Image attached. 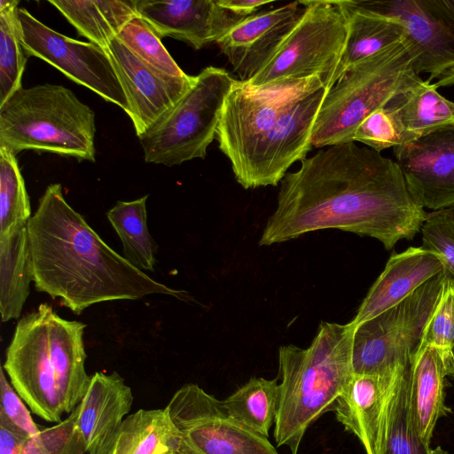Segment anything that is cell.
<instances>
[{"label":"cell","instance_id":"15","mask_svg":"<svg viewBox=\"0 0 454 454\" xmlns=\"http://www.w3.org/2000/svg\"><path fill=\"white\" fill-rule=\"evenodd\" d=\"M406 185L424 208L454 206V124L394 147Z\"/></svg>","mask_w":454,"mask_h":454},{"label":"cell","instance_id":"36","mask_svg":"<svg viewBox=\"0 0 454 454\" xmlns=\"http://www.w3.org/2000/svg\"><path fill=\"white\" fill-rule=\"evenodd\" d=\"M419 345H434L449 353L454 346V277L449 271Z\"/></svg>","mask_w":454,"mask_h":454},{"label":"cell","instance_id":"34","mask_svg":"<svg viewBox=\"0 0 454 454\" xmlns=\"http://www.w3.org/2000/svg\"><path fill=\"white\" fill-rule=\"evenodd\" d=\"M79 404L56 426L40 430L28 437L21 454H84L87 452L78 428Z\"/></svg>","mask_w":454,"mask_h":454},{"label":"cell","instance_id":"43","mask_svg":"<svg viewBox=\"0 0 454 454\" xmlns=\"http://www.w3.org/2000/svg\"><path fill=\"white\" fill-rule=\"evenodd\" d=\"M171 454H188V453L184 449H182L181 450L171 453Z\"/></svg>","mask_w":454,"mask_h":454},{"label":"cell","instance_id":"18","mask_svg":"<svg viewBox=\"0 0 454 454\" xmlns=\"http://www.w3.org/2000/svg\"><path fill=\"white\" fill-rule=\"evenodd\" d=\"M135 8L160 38L174 37L196 50L215 43L246 19L220 6L216 0H136Z\"/></svg>","mask_w":454,"mask_h":454},{"label":"cell","instance_id":"4","mask_svg":"<svg viewBox=\"0 0 454 454\" xmlns=\"http://www.w3.org/2000/svg\"><path fill=\"white\" fill-rule=\"evenodd\" d=\"M355 329L351 322H321L309 348H279L281 383L274 423L278 446H287L292 454H298L309 427L334 403L352 379Z\"/></svg>","mask_w":454,"mask_h":454},{"label":"cell","instance_id":"37","mask_svg":"<svg viewBox=\"0 0 454 454\" xmlns=\"http://www.w3.org/2000/svg\"><path fill=\"white\" fill-rule=\"evenodd\" d=\"M420 231L422 247L440 254L454 277V215L447 209L427 213Z\"/></svg>","mask_w":454,"mask_h":454},{"label":"cell","instance_id":"11","mask_svg":"<svg viewBox=\"0 0 454 454\" xmlns=\"http://www.w3.org/2000/svg\"><path fill=\"white\" fill-rule=\"evenodd\" d=\"M17 25L26 56L46 61L129 115L128 98L106 50L53 30L24 8L17 10Z\"/></svg>","mask_w":454,"mask_h":454},{"label":"cell","instance_id":"33","mask_svg":"<svg viewBox=\"0 0 454 454\" xmlns=\"http://www.w3.org/2000/svg\"><path fill=\"white\" fill-rule=\"evenodd\" d=\"M116 37L153 67L172 76L186 74L166 50L154 28L139 15L132 18Z\"/></svg>","mask_w":454,"mask_h":454},{"label":"cell","instance_id":"29","mask_svg":"<svg viewBox=\"0 0 454 454\" xmlns=\"http://www.w3.org/2000/svg\"><path fill=\"white\" fill-rule=\"evenodd\" d=\"M279 400L278 380L251 378L223 401L228 413L252 431L268 437Z\"/></svg>","mask_w":454,"mask_h":454},{"label":"cell","instance_id":"23","mask_svg":"<svg viewBox=\"0 0 454 454\" xmlns=\"http://www.w3.org/2000/svg\"><path fill=\"white\" fill-rule=\"evenodd\" d=\"M183 449L166 409H140L129 415L90 454H171Z\"/></svg>","mask_w":454,"mask_h":454},{"label":"cell","instance_id":"38","mask_svg":"<svg viewBox=\"0 0 454 454\" xmlns=\"http://www.w3.org/2000/svg\"><path fill=\"white\" fill-rule=\"evenodd\" d=\"M1 408L3 414L12 424L24 432L28 437L40 432L37 424L33 420L23 400L12 387L5 377L4 367L0 369Z\"/></svg>","mask_w":454,"mask_h":454},{"label":"cell","instance_id":"24","mask_svg":"<svg viewBox=\"0 0 454 454\" xmlns=\"http://www.w3.org/2000/svg\"><path fill=\"white\" fill-rule=\"evenodd\" d=\"M341 4L348 32L333 84L348 67L406 38L404 27L396 19L358 7L353 0H342Z\"/></svg>","mask_w":454,"mask_h":454},{"label":"cell","instance_id":"31","mask_svg":"<svg viewBox=\"0 0 454 454\" xmlns=\"http://www.w3.org/2000/svg\"><path fill=\"white\" fill-rule=\"evenodd\" d=\"M15 155L0 145V235L31 218L29 196Z\"/></svg>","mask_w":454,"mask_h":454},{"label":"cell","instance_id":"19","mask_svg":"<svg viewBox=\"0 0 454 454\" xmlns=\"http://www.w3.org/2000/svg\"><path fill=\"white\" fill-rule=\"evenodd\" d=\"M443 270L442 257L423 247L393 254L350 322L356 327L378 316Z\"/></svg>","mask_w":454,"mask_h":454},{"label":"cell","instance_id":"6","mask_svg":"<svg viewBox=\"0 0 454 454\" xmlns=\"http://www.w3.org/2000/svg\"><path fill=\"white\" fill-rule=\"evenodd\" d=\"M95 114L57 84L20 87L0 106V145L95 161Z\"/></svg>","mask_w":454,"mask_h":454},{"label":"cell","instance_id":"25","mask_svg":"<svg viewBox=\"0 0 454 454\" xmlns=\"http://www.w3.org/2000/svg\"><path fill=\"white\" fill-rule=\"evenodd\" d=\"M33 281L27 223L0 235V313L3 323L20 317Z\"/></svg>","mask_w":454,"mask_h":454},{"label":"cell","instance_id":"32","mask_svg":"<svg viewBox=\"0 0 454 454\" xmlns=\"http://www.w3.org/2000/svg\"><path fill=\"white\" fill-rule=\"evenodd\" d=\"M409 369L401 379L391 403L381 454H432L429 443L419 436L410 419Z\"/></svg>","mask_w":454,"mask_h":454},{"label":"cell","instance_id":"10","mask_svg":"<svg viewBox=\"0 0 454 454\" xmlns=\"http://www.w3.org/2000/svg\"><path fill=\"white\" fill-rule=\"evenodd\" d=\"M165 409L188 454H278L267 437L234 419L223 401L197 384L181 387Z\"/></svg>","mask_w":454,"mask_h":454},{"label":"cell","instance_id":"39","mask_svg":"<svg viewBox=\"0 0 454 454\" xmlns=\"http://www.w3.org/2000/svg\"><path fill=\"white\" fill-rule=\"evenodd\" d=\"M28 436L0 413V454H21Z\"/></svg>","mask_w":454,"mask_h":454},{"label":"cell","instance_id":"27","mask_svg":"<svg viewBox=\"0 0 454 454\" xmlns=\"http://www.w3.org/2000/svg\"><path fill=\"white\" fill-rule=\"evenodd\" d=\"M408 143L454 124V102L442 96L434 82L422 80L389 105Z\"/></svg>","mask_w":454,"mask_h":454},{"label":"cell","instance_id":"5","mask_svg":"<svg viewBox=\"0 0 454 454\" xmlns=\"http://www.w3.org/2000/svg\"><path fill=\"white\" fill-rule=\"evenodd\" d=\"M416 58L405 38L348 67L325 94L312 129V146L353 142L368 115L422 81L414 67Z\"/></svg>","mask_w":454,"mask_h":454},{"label":"cell","instance_id":"26","mask_svg":"<svg viewBox=\"0 0 454 454\" xmlns=\"http://www.w3.org/2000/svg\"><path fill=\"white\" fill-rule=\"evenodd\" d=\"M77 33L106 50L124 26L137 15L135 1L50 0Z\"/></svg>","mask_w":454,"mask_h":454},{"label":"cell","instance_id":"14","mask_svg":"<svg viewBox=\"0 0 454 454\" xmlns=\"http://www.w3.org/2000/svg\"><path fill=\"white\" fill-rule=\"evenodd\" d=\"M106 51L128 98L137 136L145 134L193 86L196 76H172L148 65L117 37Z\"/></svg>","mask_w":454,"mask_h":454},{"label":"cell","instance_id":"13","mask_svg":"<svg viewBox=\"0 0 454 454\" xmlns=\"http://www.w3.org/2000/svg\"><path fill=\"white\" fill-rule=\"evenodd\" d=\"M43 303L21 317L3 365L11 384L31 411L48 422H61L60 403L49 347V313Z\"/></svg>","mask_w":454,"mask_h":454},{"label":"cell","instance_id":"17","mask_svg":"<svg viewBox=\"0 0 454 454\" xmlns=\"http://www.w3.org/2000/svg\"><path fill=\"white\" fill-rule=\"evenodd\" d=\"M305 11L301 1L256 12L227 31L215 44L240 81L255 75L271 59Z\"/></svg>","mask_w":454,"mask_h":454},{"label":"cell","instance_id":"20","mask_svg":"<svg viewBox=\"0 0 454 454\" xmlns=\"http://www.w3.org/2000/svg\"><path fill=\"white\" fill-rule=\"evenodd\" d=\"M450 353L434 345H419L409 369V415L419 436L430 444L438 419L444 412V379Z\"/></svg>","mask_w":454,"mask_h":454},{"label":"cell","instance_id":"21","mask_svg":"<svg viewBox=\"0 0 454 454\" xmlns=\"http://www.w3.org/2000/svg\"><path fill=\"white\" fill-rule=\"evenodd\" d=\"M86 325L49 313V347L58 395L66 413L82 402L91 380L85 370L83 333Z\"/></svg>","mask_w":454,"mask_h":454},{"label":"cell","instance_id":"7","mask_svg":"<svg viewBox=\"0 0 454 454\" xmlns=\"http://www.w3.org/2000/svg\"><path fill=\"white\" fill-rule=\"evenodd\" d=\"M305 11L271 59L243 84L252 90L320 77L329 89L341 58L348 20L341 1H301Z\"/></svg>","mask_w":454,"mask_h":454},{"label":"cell","instance_id":"1","mask_svg":"<svg viewBox=\"0 0 454 454\" xmlns=\"http://www.w3.org/2000/svg\"><path fill=\"white\" fill-rule=\"evenodd\" d=\"M427 215L395 160L355 142L333 145L285 175L259 246L337 229L376 239L390 250L412 239Z\"/></svg>","mask_w":454,"mask_h":454},{"label":"cell","instance_id":"40","mask_svg":"<svg viewBox=\"0 0 454 454\" xmlns=\"http://www.w3.org/2000/svg\"><path fill=\"white\" fill-rule=\"evenodd\" d=\"M216 3L225 9L247 18L271 2L262 0H216Z\"/></svg>","mask_w":454,"mask_h":454},{"label":"cell","instance_id":"44","mask_svg":"<svg viewBox=\"0 0 454 454\" xmlns=\"http://www.w3.org/2000/svg\"><path fill=\"white\" fill-rule=\"evenodd\" d=\"M448 211H449L452 215H454V206H453V207H450V208H448Z\"/></svg>","mask_w":454,"mask_h":454},{"label":"cell","instance_id":"3","mask_svg":"<svg viewBox=\"0 0 454 454\" xmlns=\"http://www.w3.org/2000/svg\"><path fill=\"white\" fill-rule=\"evenodd\" d=\"M327 90L318 76L264 90H249L237 80L215 137L243 188L276 186L294 162L306 158Z\"/></svg>","mask_w":454,"mask_h":454},{"label":"cell","instance_id":"16","mask_svg":"<svg viewBox=\"0 0 454 454\" xmlns=\"http://www.w3.org/2000/svg\"><path fill=\"white\" fill-rule=\"evenodd\" d=\"M410 364L379 374H355L334 402L336 419L355 434L366 454H381L391 403Z\"/></svg>","mask_w":454,"mask_h":454},{"label":"cell","instance_id":"41","mask_svg":"<svg viewBox=\"0 0 454 454\" xmlns=\"http://www.w3.org/2000/svg\"><path fill=\"white\" fill-rule=\"evenodd\" d=\"M449 375L454 379V346L452 347L450 353Z\"/></svg>","mask_w":454,"mask_h":454},{"label":"cell","instance_id":"12","mask_svg":"<svg viewBox=\"0 0 454 454\" xmlns=\"http://www.w3.org/2000/svg\"><path fill=\"white\" fill-rule=\"evenodd\" d=\"M354 4L399 20L417 53V73L428 74L427 81H434L437 89L454 85V0H358Z\"/></svg>","mask_w":454,"mask_h":454},{"label":"cell","instance_id":"22","mask_svg":"<svg viewBox=\"0 0 454 454\" xmlns=\"http://www.w3.org/2000/svg\"><path fill=\"white\" fill-rule=\"evenodd\" d=\"M133 394L116 372H97L79 403L78 428L87 452L95 449L115 430L130 411Z\"/></svg>","mask_w":454,"mask_h":454},{"label":"cell","instance_id":"42","mask_svg":"<svg viewBox=\"0 0 454 454\" xmlns=\"http://www.w3.org/2000/svg\"><path fill=\"white\" fill-rule=\"evenodd\" d=\"M432 454H448V452L440 446H438L434 449H432Z\"/></svg>","mask_w":454,"mask_h":454},{"label":"cell","instance_id":"2","mask_svg":"<svg viewBox=\"0 0 454 454\" xmlns=\"http://www.w3.org/2000/svg\"><path fill=\"white\" fill-rule=\"evenodd\" d=\"M33 282L81 314L90 306L160 294L189 298L150 278L112 249L66 200L60 184L47 186L27 222Z\"/></svg>","mask_w":454,"mask_h":454},{"label":"cell","instance_id":"35","mask_svg":"<svg viewBox=\"0 0 454 454\" xmlns=\"http://www.w3.org/2000/svg\"><path fill=\"white\" fill-rule=\"evenodd\" d=\"M353 142H360L379 153L408 143L405 133L389 106L368 115L354 133Z\"/></svg>","mask_w":454,"mask_h":454},{"label":"cell","instance_id":"9","mask_svg":"<svg viewBox=\"0 0 454 454\" xmlns=\"http://www.w3.org/2000/svg\"><path fill=\"white\" fill-rule=\"evenodd\" d=\"M447 274L444 269L399 303L356 327L352 353L355 374L384 373L411 364Z\"/></svg>","mask_w":454,"mask_h":454},{"label":"cell","instance_id":"28","mask_svg":"<svg viewBox=\"0 0 454 454\" xmlns=\"http://www.w3.org/2000/svg\"><path fill=\"white\" fill-rule=\"evenodd\" d=\"M145 195L131 201H117L106 213L123 247V257L140 270L153 271L158 246L147 228Z\"/></svg>","mask_w":454,"mask_h":454},{"label":"cell","instance_id":"30","mask_svg":"<svg viewBox=\"0 0 454 454\" xmlns=\"http://www.w3.org/2000/svg\"><path fill=\"white\" fill-rule=\"evenodd\" d=\"M18 1L0 0V106L21 86L27 58L20 43Z\"/></svg>","mask_w":454,"mask_h":454},{"label":"cell","instance_id":"8","mask_svg":"<svg viewBox=\"0 0 454 454\" xmlns=\"http://www.w3.org/2000/svg\"><path fill=\"white\" fill-rule=\"evenodd\" d=\"M237 82L225 69L207 67L183 98L139 137L147 163L168 167L204 159L216 137L226 97Z\"/></svg>","mask_w":454,"mask_h":454}]
</instances>
